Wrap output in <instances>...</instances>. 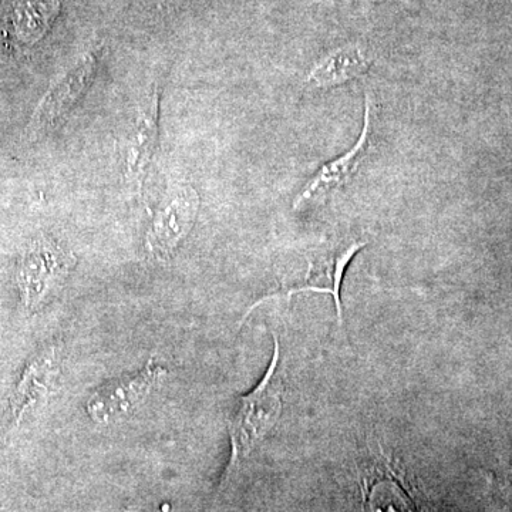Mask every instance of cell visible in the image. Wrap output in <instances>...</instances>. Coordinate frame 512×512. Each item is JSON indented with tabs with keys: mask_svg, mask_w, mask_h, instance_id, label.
I'll list each match as a JSON object with an SVG mask.
<instances>
[{
	"mask_svg": "<svg viewBox=\"0 0 512 512\" xmlns=\"http://www.w3.org/2000/svg\"><path fill=\"white\" fill-rule=\"evenodd\" d=\"M279 340L275 336L274 356L264 379L251 393L239 397L229 417L231 461L229 471L239 466L255 447L271 433L284 407V386L279 376Z\"/></svg>",
	"mask_w": 512,
	"mask_h": 512,
	"instance_id": "1",
	"label": "cell"
},
{
	"mask_svg": "<svg viewBox=\"0 0 512 512\" xmlns=\"http://www.w3.org/2000/svg\"><path fill=\"white\" fill-rule=\"evenodd\" d=\"M76 264V256L52 239H39L30 244L20 258L16 274L26 308L36 309L45 302Z\"/></svg>",
	"mask_w": 512,
	"mask_h": 512,
	"instance_id": "2",
	"label": "cell"
},
{
	"mask_svg": "<svg viewBox=\"0 0 512 512\" xmlns=\"http://www.w3.org/2000/svg\"><path fill=\"white\" fill-rule=\"evenodd\" d=\"M165 377L167 370L150 359L136 375L124 376L100 387L87 402V413L96 423H116L146 402Z\"/></svg>",
	"mask_w": 512,
	"mask_h": 512,
	"instance_id": "3",
	"label": "cell"
},
{
	"mask_svg": "<svg viewBox=\"0 0 512 512\" xmlns=\"http://www.w3.org/2000/svg\"><path fill=\"white\" fill-rule=\"evenodd\" d=\"M200 210V195L191 185L174 188L161 202L146 235V251L153 258H170L190 234Z\"/></svg>",
	"mask_w": 512,
	"mask_h": 512,
	"instance_id": "4",
	"label": "cell"
},
{
	"mask_svg": "<svg viewBox=\"0 0 512 512\" xmlns=\"http://www.w3.org/2000/svg\"><path fill=\"white\" fill-rule=\"evenodd\" d=\"M99 64V52L90 50L80 57L55 83L49 87L45 97L40 100L33 114L30 127L35 131H46L55 128L60 121L66 119L70 110L79 103L84 93L92 86Z\"/></svg>",
	"mask_w": 512,
	"mask_h": 512,
	"instance_id": "5",
	"label": "cell"
},
{
	"mask_svg": "<svg viewBox=\"0 0 512 512\" xmlns=\"http://www.w3.org/2000/svg\"><path fill=\"white\" fill-rule=\"evenodd\" d=\"M60 0H0V29L10 45H36L52 28Z\"/></svg>",
	"mask_w": 512,
	"mask_h": 512,
	"instance_id": "6",
	"label": "cell"
},
{
	"mask_svg": "<svg viewBox=\"0 0 512 512\" xmlns=\"http://www.w3.org/2000/svg\"><path fill=\"white\" fill-rule=\"evenodd\" d=\"M154 86L148 99L138 110L136 121L126 141L124 148V175L127 183L140 190L154 153H156L158 141V119H160V92Z\"/></svg>",
	"mask_w": 512,
	"mask_h": 512,
	"instance_id": "7",
	"label": "cell"
},
{
	"mask_svg": "<svg viewBox=\"0 0 512 512\" xmlns=\"http://www.w3.org/2000/svg\"><path fill=\"white\" fill-rule=\"evenodd\" d=\"M60 376L59 353L55 348L45 350L26 367L22 379L10 396V410L15 421L43 406L55 393Z\"/></svg>",
	"mask_w": 512,
	"mask_h": 512,
	"instance_id": "8",
	"label": "cell"
},
{
	"mask_svg": "<svg viewBox=\"0 0 512 512\" xmlns=\"http://www.w3.org/2000/svg\"><path fill=\"white\" fill-rule=\"evenodd\" d=\"M369 130L370 106L369 103H366L365 126H363L362 134H360L356 146L348 153L336 158V160L329 161L328 164L320 168L315 177L312 178L311 183L306 184L299 197L296 198L295 204H293L295 210H301V208L308 207L313 202L325 200L330 194L352 180L357 168L362 163L367 147H369Z\"/></svg>",
	"mask_w": 512,
	"mask_h": 512,
	"instance_id": "9",
	"label": "cell"
},
{
	"mask_svg": "<svg viewBox=\"0 0 512 512\" xmlns=\"http://www.w3.org/2000/svg\"><path fill=\"white\" fill-rule=\"evenodd\" d=\"M365 245V242L353 241L350 244L333 248L328 254L320 256L319 262L312 269L309 278L298 288L293 289L289 296L299 292L329 293L333 302H335L339 325L342 326L343 306L340 288H342L343 276H345L346 268H348L353 256Z\"/></svg>",
	"mask_w": 512,
	"mask_h": 512,
	"instance_id": "10",
	"label": "cell"
},
{
	"mask_svg": "<svg viewBox=\"0 0 512 512\" xmlns=\"http://www.w3.org/2000/svg\"><path fill=\"white\" fill-rule=\"evenodd\" d=\"M367 67H369V60L360 50H339L326 57L312 70L309 74V82L320 87L336 86L365 73Z\"/></svg>",
	"mask_w": 512,
	"mask_h": 512,
	"instance_id": "11",
	"label": "cell"
},
{
	"mask_svg": "<svg viewBox=\"0 0 512 512\" xmlns=\"http://www.w3.org/2000/svg\"><path fill=\"white\" fill-rule=\"evenodd\" d=\"M184 0H158V8L164 12H173V10L180 8Z\"/></svg>",
	"mask_w": 512,
	"mask_h": 512,
	"instance_id": "12",
	"label": "cell"
}]
</instances>
